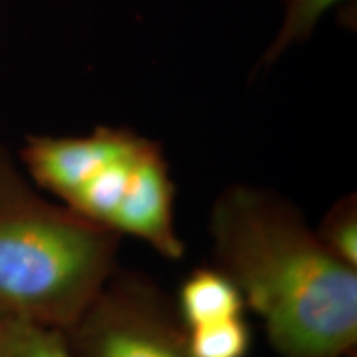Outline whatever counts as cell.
<instances>
[{"label": "cell", "instance_id": "1", "mask_svg": "<svg viewBox=\"0 0 357 357\" xmlns=\"http://www.w3.org/2000/svg\"><path fill=\"white\" fill-rule=\"evenodd\" d=\"M213 265L261 319L276 357H354L357 270L339 261L291 200L225 187L208 215Z\"/></svg>", "mask_w": 357, "mask_h": 357}, {"label": "cell", "instance_id": "2", "mask_svg": "<svg viewBox=\"0 0 357 357\" xmlns=\"http://www.w3.org/2000/svg\"><path fill=\"white\" fill-rule=\"evenodd\" d=\"M26 176L101 229L132 236L166 260L185 243L176 223V184L164 147L126 126L86 134H29L19 151Z\"/></svg>", "mask_w": 357, "mask_h": 357}, {"label": "cell", "instance_id": "3", "mask_svg": "<svg viewBox=\"0 0 357 357\" xmlns=\"http://www.w3.org/2000/svg\"><path fill=\"white\" fill-rule=\"evenodd\" d=\"M121 240L45 199L0 144V316L68 329L119 266Z\"/></svg>", "mask_w": 357, "mask_h": 357}, {"label": "cell", "instance_id": "4", "mask_svg": "<svg viewBox=\"0 0 357 357\" xmlns=\"http://www.w3.org/2000/svg\"><path fill=\"white\" fill-rule=\"evenodd\" d=\"M65 334L73 357H190L172 298L119 266Z\"/></svg>", "mask_w": 357, "mask_h": 357}, {"label": "cell", "instance_id": "5", "mask_svg": "<svg viewBox=\"0 0 357 357\" xmlns=\"http://www.w3.org/2000/svg\"><path fill=\"white\" fill-rule=\"evenodd\" d=\"M174 305L185 329L240 318L247 311L238 287L215 265L192 270L178 287Z\"/></svg>", "mask_w": 357, "mask_h": 357}, {"label": "cell", "instance_id": "6", "mask_svg": "<svg viewBox=\"0 0 357 357\" xmlns=\"http://www.w3.org/2000/svg\"><path fill=\"white\" fill-rule=\"evenodd\" d=\"M356 0H280L281 12L275 35L255 66L257 73L268 71L293 48L306 43L326 17Z\"/></svg>", "mask_w": 357, "mask_h": 357}, {"label": "cell", "instance_id": "7", "mask_svg": "<svg viewBox=\"0 0 357 357\" xmlns=\"http://www.w3.org/2000/svg\"><path fill=\"white\" fill-rule=\"evenodd\" d=\"M0 357H73V354L61 329L15 316H0Z\"/></svg>", "mask_w": 357, "mask_h": 357}, {"label": "cell", "instance_id": "8", "mask_svg": "<svg viewBox=\"0 0 357 357\" xmlns=\"http://www.w3.org/2000/svg\"><path fill=\"white\" fill-rule=\"evenodd\" d=\"M190 357H248L253 333L245 316L185 329Z\"/></svg>", "mask_w": 357, "mask_h": 357}, {"label": "cell", "instance_id": "9", "mask_svg": "<svg viewBox=\"0 0 357 357\" xmlns=\"http://www.w3.org/2000/svg\"><path fill=\"white\" fill-rule=\"evenodd\" d=\"M316 235L328 252L344 265L357 270V195H342L326 211Z\"/></svg>", "mask_w": 357, "mask_h": 357}]
</instances>
